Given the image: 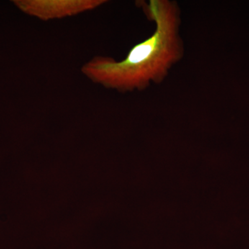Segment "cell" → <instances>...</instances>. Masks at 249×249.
<instances>
[{
    "mask_svg": "<svg viewBox=\"0 0 249 249\" xmlns=\"http://www.w3.org/2000/svg\"><path fill=\"white\" fill-rule=\"evenodd\" d=\"M139 5L149 20L155 22V32L132 47L121 61L98 55L85 63L81 72L93 83L121 93L143 91L152 83H161L182 59L184 47L178 3L150 0Z\"/></svg>",
    "mask_w": 249,
    "mask_h": 249,
    "instance_id": "cell-1",
    "label": "cell"
},
{
    "mask_svg": "<svg viewBox=\"0 0 249 249\" xmlns=\"http://www.w3.org/2000/svg\"><path fill=\"white\" fill-rule=\"evenodd\" d=\"M106 0H14L15 6L24 14L42 21L62 19L92 11Z\"/></svg>",
    "mask_w": 249,
    "mask_h": 249,
    "instance_id": "cell-2",
    "label": "cell"
}]
</instances>
